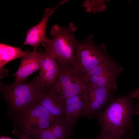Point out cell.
<instances>
[{"instance_id": "obj_1", "label": "cell", "mask_w": 139, "mask_h": 139, "mask_svg": "<svg viewBox=\"0 0 139 139\" xmlns=\"http://www.w3.org/2000/svg\"><path fill=\"white\" fill-rule=\"evenodd\" d=\"M129 93L114 98L97 118L101 129L123 138L131 137L135 131L132 122L135 106Z\"/></svg>"}, {"instance_id": "obj_2", "label": "cell", "mask_w": 139, "mask_h": 139, "mask_svg": "<svg viewBox=\"0 0 139 139\" xmlns=\"http://www.w3.org/2000/svg\"><path fill=\"white\" fill-rule=\"evenodd\" d=\"M77 29L72 23L67 27L54 24L50 32L52 38H48L42 45L58 64L70 65L77 70L74 54L77 40L74 33Z\"/></svg>"}, {"instance_id": "obj_3", "label": "cell", "mask_w": 139, "mask_h": 139, "mask_svg": "<svg viewBox=\"0 0 139 139\" xmlns=\"http://www.w3.org/2000/svg\"><path fill=\"white\" fill-rule=\"evenodd\" d=\"M0 90L4 98L14 113L18 114L38 102L44 88L37 77L27 82L6 85L0 82Z\"/></svg>"}, {"instance_id": "obj_4", "label": "cell", "mask_w": 139, "mask_h": 139, "mask_svg": "<svg viewBox=\"0 0 139 139\" xmlns=\"http://www.w3.org/2000/svg\"><path fill=\"white\" fill-rule=\"evenodd\" d=\"M93 37L90 34L85 40L77 39L75 47L74 54L77 70L83 76L94 67L111 58L106 53L104 45L95 44Z\"/></svg>"}, {"instance_id": "obj_5", "label": "cell", "mask_w": 139, "mask_h": 139, "mask_svg": "<svg viewBox=\"0 0 139 139\" xmlns=\"http://www.w3.org/2000/svg\"><path fill=\"white\" fill-rule=\"evenodd\" d=\"M124 69L111 58L94 67L84 75L86 87L111 88L117 91L116 80Z\"/></svg>"}, {"instance_id": "obj_6", "label": "cell", "mask_w": 139, "mask_h": 139, "mask_svg": "<svg viewBox=\"0 0 139 139\" xmlns=\"http://www.w3.org/2000/svg\"><path fill=\"white\" fill-rule=\"evenodd\" d=\"M58 64L59 75L55 82L46 88L65 98L86 90L84 76L71 65Z\"/></svg>"}, {"instance_id": "obj_7", "label": "cell", "mask_w": 139, "mask_h": 139, "mask_svg": "<svg viewBox=\"0 0 139 139\" xmlns=\"http://www.w3.org/2000/svg\"><path fill=\"white\" fill-rule=\"evenodd\" d=\"M44 118L55 121L59 119L50 114L38 102L20 112L18 115L16 122L22 132L30 135L39 131Z\"/></svg>"}, {"instance_id": "obj_8", "label": "cell", "mask_w": 139, "mask_h": 139, "mask_svg": "<svg viewBox=\"0 0 139 139\" xmlns=\"http://www.w3.org/2000/svg\"><path fill=\"white\" fill-rule=\"evenodd\" d=\"M86 89L88 101L86 118L92 119L97 118L114 98V93L115 90L111 88Z\"/></svg>"}, {"instance_id": "obj_9", "label": "cell", "mask_w": 139, "mask_h": 139, "mask_svg": "<svg viewBox=\"0 0 139 139\" xmlns=\"http://www.w3.org/2000/svg\"><path fill=\"white\" fill-rule=\"evenodd\" d=\"M88 101L86 89L66 98L65 108V121L73 126L79 120L86 118Z\"/></svg>"}, {"instance_id": "obj_10", "label": "cell", "mask_w": 139, "mask_h": 139, "mask_svg": "<svg viewBox=\"0 0 139 139\" xmlns=\"http://www.w3.org/2000/svg\"><path fill=\"white\" fill-rule=\"evenodd\" d=\"M68 1V0H63L54 7L46 9L41 21L27 31L24 45H30L33 47V51H37L39 46L48 39L46 35V30L49 17L58 7Z\"/></svg>"}, {"instance_id": "obj_11", "label": "cell", "mask_w": 139, "mask_h": 139, "mask_svg": "<svg viewBox=\"0 0 139 139\" xmlns=\"http://www.w3.org/2000/svg\"><path fill=\"white\" fill-rule=\"evenodd\" d=\"M60 71L56 60L46 50L41 52L40 66L38 80L43 88L48 87L55 81Z\"/></svg>"}, {"instance_id": "obj_12", "label": "cell", "mask_w": 139, "mask_h": 139, "mask_svg": "<svg viewBox=\"0 0 139 139\" xmlns=\"http://www.w3.org/2000/svg\"><path fill=\"white\" fill-rule=\"evenodd\" d=\"M66 98L46 88L42 91L39 103L51 115L58 119L65 117Z\"/></svg>"}, {"instance_id": "obj_13", "label": "cell", "mask_w": 139, "mask_h": 139, "mask_svg": "<svg viewBox=\"0 0 139 139\" xmlns=\"http://www.w3.org/2000/svg\"><path fill=\"white\" fill-rule=\"evenodd\" d=\"M41 52L29 51L20 58L19 68L13 76L15 77L13 84L16 85L25 82L30 75L39 70Z\"/></svg>"}, {"instance_id": "obj_14", "label": "cell", "mask_w": 139, "mask_h": 139, "mask_svg": "<svg viewBox=\"0 0 139 139\" xmlns=\"http://www.w3.org/2000/svg\"><path fill=\"white\" fill-rule=\"evenodd\" d=\"M29 51V50L24 51L20 48L0 43V79L6 77L8 74V70L3 68L6 64L15 59L21 58Z\"/></svg>"}, {"instance_id": "obj_15", "label": "cell", "mask_w": 139, "mask_h": 139, "mask_svg": "<svg viewBox=\"0 0 139 139\" xmlns=\"http://www.w3.org/2000/svg\"><path fill=\"white\" fill-rule=\"evenodd\" d=\"M73 127L65 122L64 119H59L48 129L58 139H68Z\"/></svg>"}, {"instance_id": "obj_16", "label": "cell", "mask_w": 139, "mask_h": 139, "mask_svg": "<svg viewBox=\"0 0 139 139\" xmlns=\"http://www.w3.org/2000/svg\"><path fill=\"white\" fill-rule=\"evenodd\" d=\"M83 6L87 13L100 12L105 7L104 1L102 0H86L84 2Z\"/></svg>"}, {"instance_id": "obj_17", "label": "cell", "mask_w": 139, "mask_h": 139, "mask_svg": "<svg viewBox=\"0 0 139 139\" xmlns=\"http://www.w3.org/2000/svg\"><path fill=\"white\" fill-rule=\"evenodd\" d=\"M29 136L31 139H58L48 128L41 130Z\"/></svg>"}, {"instance_id": "obj_18", "label": "cell", "mask_w": 139, "mask_h": 139, "mask_svg": "<svg viewBox=\"0 0 139 139\" xmlns=\"http://www.w3.org/2000/svg\"><path fill=\"white\" fill-rule=\"evenodd\" d=\"M121 137L116 136L101 130L97 139H123Z\"/></svg>"}, {"instance_id": "obj_19", "label": "cell", "mask_w": 139, "mask_h": 139, "mask_svg": "<svg viewBox=\"0 0 139 139\" xmlns=\"http://www.w3.org/2000/svg\"><path fill=\"white\" fill-rule=\"evenodd\" d=\"M129 94L132 98H136L138 102L135 106V114H139V88L135 89L134 91L131 90Z\"/></svg>"}, {"instance_id": "obj_20", "label": "cell", "mask_w": 139, "mask_h": 139, "mask_svg": "<svg viewBox=\"0 0 139 139\" xmlns=\"http://www.w3.org/2000/svg\"><path fill=\"white\" fill-rule=\"evenodd\" d=\"M12 133L16 136L18 139H31L28 135L23 132L20 133L16 128H14L12 131Z\"/></svg>"}]
</instances>
